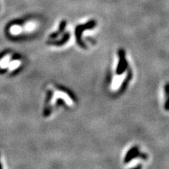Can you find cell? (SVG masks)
I'll use <instances>...</instances> for the list:
<instances>
[{
  "label": "cell",
  "mask_w": 169,
  "mask_h": 169,
  "mask_svg": "<svg viewBox=\"0 0 169 169\" xmlns=\"http://www.w3.org/2000/svg\"><path fill=\"white\" fill-rule=\"evenodd\" d=\"M118 55L119 60H118L116 70V73L118 76H120V75H122L126 71L128 66V61L126 60V58H125V52L124 49H120L118 50Z\"/></svg>",
  "instance_id": "cell-1"
},
{
  "label": "cell",
  "mask_w": 169,
  "mask_h": 169,
  "mask_svg": "<svg viewBox=\"0 0 169 169\" xmlns=\"http://www.w3.org/2000/svg\"><path fill=\"white\" fill-rule=\"evenodd\" d=\"M58 99H61V100H64L65 102H66V104L71 105L72 103H73V100L71 96H70L66 92H65L64 91H60L56 90H54V94L52 95V98L49 101V106L52 107V106H54L57 102V100Z\"/></svg>",
  "instance_id": "cell-2"
},
{
  "label": "cell",
  "mask_w": 169,
  "mask_h": 169,
  "mask_svg": "<svg viewBox=\"0 0 169 169\" xmlns=\"http://www.w3.org/2000/svg\"><path fill=\"white\" fill-rule=\"evenodd\" d=\"M96 25V22L95 21L92 20L90 21L89 22L87 23L84 25H81L77 27L76 28V36H77V39H78V41L79 42V44L81 45V47H86L85 45L81 41V33L84 30H88V29H92Z\"/></svg>",
  "instance_id": "cell-3"
},
{
  "label": "cell",
  "mask_w": 169,
  "mask_h": 169,
  "mask_svg": "<svg viewBox=\"0 0 169 169\" xmlns=\"http://www.w3.org/2000/svg\"><path fill=\"white\" fill-rule=\"evenodd\" d=\"M141 153L140 152L139 148L137 146H135L132 147L130 150L127 152V154H125V158H124V163H128L130 161H131L132 159H134L137 157H140V156Z\"/></svg>",
  "instance_id": "cell-4"
},
{
  "label": "cell",
  "mask_w": 169,
  "mask_h": 169,
  "mask_svg": "<svg viewBox=\"0 0 169 169\" xmlns=\"http://www.w3.org/2000/svg\"><path fill=\"white\" fill-rule=\"evenodd\" d=\"M11 54H6L4 57H2V59H0V69H7L9 62L11 61Z\"/></svg>",
  "instance_id": "cell-5"
},
{
  "label": "cell",
  "mask_w": 169,
  "mask_h": 169,
  "mask_svg": "<svg viewBox=\"0 0 169 169\" xmlns=\"http://www.w3.org/2000/svg\"><path fill=\"white\" fill-rule=\"evenodd\" d=\"M21 61L20 60H13V61H10V62H9L7 69L10 71H14V70L18 69V68L21 66Z\"/></svg>",
  "instance_id": "cell-6"
},
{
  "label": "cell",
  "mask_w": 169,
  "mask_h": 169,
  "mask_svg": "<svg viewBox=\"0 0 169 169\" xmlns=\"http://www.w3.org/2000/svg\"><path fill=\"white\" fill-rule=\"evenodd\" d=\"M132 77V73L131 71L128 72V76L126 77V78L124 80V81L123 82V83L121 84V88H120V90L124 91L125 88H126V87L128 86V84L129 82L130 81V79H131Z\"/></svg>",
  "instance_id": "cell-7"
},
{
  "label": "cell",
  "mask_w": 169,
  "mask_h": 169,
  "mask_svg": "<svg viewBox=\"0 0 169 169\" xmlns=\"http://www.w3.org/2000/svg\"><path fill=\"white\" fill-rule=\"evenodd\" d=\"M164 93H165L166 97L169 96V83H167L164 86Z\"/></svg>",
  "instance_id": "cell-8"
},
{
  "label": "cell",
  "mask_w": 169,
  "mask_h": 169,
  "mask_svg": "<svg viewBox=\"0 0 169 169\" xmlns=\"http://www.w3.org/2000/svg\"><path fill=\"white\" fill-rule=\"evenodd\" d=\"M164 109L166 111H169V96L166 97V100L164 104Z\"/></svg>",
  "instance_id": "cell-9"
}]
</instances>
